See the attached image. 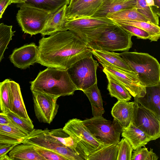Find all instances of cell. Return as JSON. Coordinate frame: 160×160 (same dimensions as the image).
Wrapping results in <instances>:
<instances>
[{"mask_svg": "<svg viewBox=\"0 0 160 160\" xmlns=\"http://www.w3.org/2000/svg\"><path fill=\"white\" fill-rule=\"evenodd\" d=\"M12 3L11 0H0V19L7 8Z\"/></svg>", "mask_w": 160, "mask_h": 160, "instance_id": "60d3db41", "label": "cell"}, {"mask_svg": "<svg viewBox=\"0 0 160 160\" xmlns=\"http://www.w3.org/2000/svg\"><path fill=\"white\" fill-rule=\"evenodd\" d=\"M16 144L11 145L5 143H0V160L4 156L7 154Z\"/></svg>", "mask_w": 160, "mask_h": 160, "instance_id": "ab89813d", "label": "cell"}, {"mask_svg": "<svg viewBox=\"0 0 160 160\" xmlns=\"http://www.w3.org/2000/svg\"><path fill=\"white\" fill-rule=\"evenodd\" d=\"M1 160H12V159L7 154L4 156L1 159Z\"/></svg>", "mask_w": 160, "mask_h": 160, "instance_id": "f6af8a7d", "label": "cell"}, {"mask_svg": "<svg viewBox=\"0 0 160 160\" xmlns=\"http://www.w3.org/2000/svg\"><path fill=\"white\" fill-rule=\"evenodd\" d=\"M38 56V47L32 43L15 49L9 58L15 66L25 69L37 62Z\"/></svg>", "mask_w": 160, "mask_h": 160, "instance_id": "5bb4252c", "label": "cell"}, {"mask_svg": "<svg viewBox=\"0 0 160 160\" xmlns=\"http://www.w3.org/2000/svg\"><path fill=\"white\" fill-rule=\"evenodd\" d=\"M114 23L119 26L127 32L132 36H136L138 38L143 39H149L150 35L149 33L137 27L118 22Z\"/></svg>", "mask_w": 160, "mask_h": 160, "instance_id": "74e56055", "label": "cell"}, {"mask_svg": "<svg viewBox=\"0 0 160 160\" xmlns=\"http://www.w3.org/2000/svg\"><path fill=\"white\" fill-rule=\"evenodd\" d=\"M98 66L91 54L76 62L67 70L78 90L83 91L97 83L96 71Z\"/></svg>", "mask_w": 160, "mask_h": 160, "instance_id": "9c48e42d", "label": "cell"}, {"mask_svg": "<svg viewBox=\"0 0 160 160\" xmlns=\"http://www.w3.org/2000/svg\"><path fill=\"white\" fill-rule=\"evenodd\" d=\"M132 36L113 22L92 29L84 42L91 50L127 51L132 47Z\"/></svg>", "mask_w": 160, "mask_h": 160, "instance_id": "7a4b0ae2", "label": "cell"}, {"mask_svg": "<svg viewBox=\"0 0 160 160\" xmlns=\"http://www.w3.org/2000/svg\"><path fill=\"white\" fill-rule=\"evenodd\" d=\"M37 62L47 67L67 70L75 63L92 54L78 36L67 30L57 32L39 41Z\"/></svg>", "mask_w": 160, "mask_h": 160, "instance_id": "6da1fadb", "label": "cell"}, {"mask_svg": "<svg viewBox=\"0 0 160 160\" xmlns=\"http://www.w3.org/2000/svg\"><path fill=\"white\" fill-rule=\"evenodd\" d=\"M83 121L92 135L104 146L118 144L119 142L122 128L114 119L111 121L101 116Z\"/></svg>", "mask_w": 160, "mask_h": 160, "instance_id": "52a82bcc", "label": "cell"}, {"mask_svg": "<svg viewBox=\"0 0 160 160\" xmlns=\"http://www.w3.org/2000/svg\"><path fill=\"white\" fill-rule=\"evenodd\" d=\"M78 0H70L69 5H71L77 2Z\"/></svg>", "mask_w": 160, "mask_h": 160, "instance_id": "bcb514c9", "label": "cell"}, {"mask_svg": "<svg viewBox=\"0 0 160 160\" xmlns=\"http://www.w3.org/2000/svg\"><path fill=\"white\" fill-rule=\"evenodd\" d=\"M106 18L113 20L136 21L152 23L149 20L140 14L136 8L121 10L108 15Z\"/></svg>", "mask_w": 160, "mask_h": 160, "instance_id": "4316f807", "label": "cell"}, {"mask_svg": "<svg viewBox=\"0 0 160 160\" xmlns=\"http://www.w3.org/2000/svg\"><path fill=\"white\" fill-rule=\"evenodd\" d=\"M91 103L93 117L102 116L105 112L103 100L97 83L83 91Z\"/></svg>", "mask_w": 160, "mask_h": 160, "instance_id": "484cf974", "label": "cell"}, {"mask_svg": "<svg viewBox=\"0 0 160 160\" xmlns=\"http://www.w3.org/2000/svg\"><path fill=\"white\" fill-rule=\"evenodd\" d=\"M22 143L53 151L68 160H85L81 155L62 144L50 133L49 130L35 129L24 139Z\"/></svg>", "mask_w": 160, "mask_h": 160, "instance_id": "8992f818", "label": "cell"}, {"mask_svg": "<svg viewBox=\"0 0 160 160\" xmlns=\"http://www.w3.org/2000/svg\"><path fill=\"white\" fill-rule=\"evenodd\" d=\"M8 155L12 160H45L38 153L35 146L23 143L14 146Z\"/></svg>", "mask_w": 160, "mask_h": 160, "instance_id": "cb8c5ba5", "label": "cell"}, {"mask_svg": "<svg viewBox=\"0 0 160 160\" xmlns=\"http://www.w3.org/2000/svg\"><path fill=\"white\" fill-rule=\"evenodd\" d=\"M120 56L136 74L140 83L146 87L160 84V65L148 53L124 51Z\"/></svg>", "mask_w": 160, "mask_h": 160, "instance_id": "277c9868", "label": "cell"}, {"mask_svg": "<svg viewBox=\"0 0 160 160\" xmlns=\"http://www.w3.org/2000/svg\"><path fill=\"white\" fill-rule=\"evenodd\" d=\"M70 0H26L25 2L53 13L65 5L69 4Z\"/></svg>", "mask_w": 160, "mask_h": 160, "instance_id": "4dcf8cb0", "label": "cell"}, {"mask_svg": "<svg viewBox=\"0 0 160 160\" xmlns=\"http://www.w3.org/2000/svg\"><path fill=\"white\" fill-rule=\"evenodd\" d=\"M19 8L16 15L18 22L24 33L32 36L40 33L51 13L31 4H18Z\"/></svg>", "mask_w": 160, "mask_h": 160, "instance_id": "5b68a950", "label": "cell"}, {"mask_svg": "<svg viewBox=\"0 0 160 160\" xmlns=\"http://www.w3.org/2000/svg\"><path fill=\"white\" fill-rule=\"evenodd\" d=\"M36 117L41 122L51 123L56 116L59 105L58 97L38 92H32Z\"/></svg>", "mask_w": 160, "mask_h": 160, "instance_id": "8fae6325", "label": "cell"}, {"mask_svg": "<svg viewBox=\"0 0 160 160\" xmlns=\"http://www.w3.org/2000/svg\"><path fill=\"white\" fill-rule=\"evenodd\" d=\"M135 102L118 101L111 111L113 119L123 128L127 127L132 122Z\"/></svg>", "mask_w": 160, "mask_h": 160, "instance_id": "44dd1931", "label": "cell"}, {"mask_svg": "<svg viewBox=\"0 0 160 160\" xmlns=\"http://www.w3.org/2000/svg\"><path fill=\"white\" fill-rule=\"evenodd\" d=\"M118 144V151L117 160H131L133 149L128 141L123 138Z\"/></svg>", "mask_w": 160, "mask_h": 160, "instance_id": "d590c367", "label": "cell"}, {"mask_svg": "<svg viewBox=\"0 0 160 160\" xmlns=\"http://www.w3.org/2000/svg\"><path fill=\"white\" fill-rule=\"evenodd\" d=\"M143 97L134 98L141 105L152 112L160 120V84L146 87Z\"/></svg>", "mask_w": 160, "mask_h": 160, "instance_id": "d6986e66", "label": "cell"}, {"mask_svg": "<svg viewBox=\"0 0 160 160\" xmlns=\"http://www.w3.org/2000/svg\"><path fill=\"white\" fill-rule=\"evenodd\" d=\"M6 114L12 124L28 134L34 130V125L31 119L27 120L22 118L11 111Z\"/></svg>", "mask_w": 160, "mask_h": 160, "instance_id": "836d02e7", "label": "cell"}, {"mask_svg": "<svg viewBox=\"0 0 160 160\" xmlns=\"http://www.w3.org/2000/svg\"><path fill=\"white\" fill-rule=\"evenodd\" d=\"M38 153L45 160H68L60 154L52 151L35 146Z\"/></svg>", "mask_w": 160, "mask_h": 160, "instance_id": "f35d334b", "label": "cell"}, {"mask_svg": "<svg viewBox=\"0 0 160 160\" xmlns=\"http://www.w3.org/2000/svg\"><path fill=\"white\" fill-rule=\"evenodd\" d=\"M103 68L121 82L134 98L143 97L146 87L142 86L138 78L131 77L121 70L110 65L101 64Z\"/></svg>", "mask_w": 160, "mask_h": 160, "instance_id": "4fadbf2b", "label": "cell"}, {"mask_svg": "<svg viewBox=\"0 0 160 160\" xmlns=\"http://www.w3.org/2000/svg\"><path fill=\"white\" fill-rule=\"evenodd\" d=\"M108 81L107 89L112 97L116 98L118 101H128L131 96L124 86L107 71L102 70Z\"/></svg>", "mask_w": 160, "mask_h": 160, "instance_id": "d4e9b609", "label": "cell"}, {"mask_svg": "<svg viewBox=\"0 0 160 160\" xmlns=\"http://www.w3.org/2000/svg\"><path fill=\"white\" fill-rule=\"evenodd\" d=\"M118 144L105 145L88 156L87 160H117Z\"/></svg>", "mask_w": 160, "mask_h": 160, "instance_id": "83f0119b", "label": "cell"}, {"mask_svg": "<svg viewBox=\"0 0 160 160\" xmlns=\"http://www.w3.org/2000/svg\"><path fill=\"white\" fill-rule=\"evenodd\" d=\"M158 157L150 148L149 151L145 147L137 149L133 151L131 160H157Z\"/></svg>", "mask_w": 160, "mask_h": 160, "instance_id": "8d00e7d4", "label": "cell"}, {"mask_svg": "<svg viewBox=\"0 0 160 160\" xmlns=\"http://www.w3.org/2000/svg\"><path fill=\"white\" fill-rule=\"evenodd\" d=\"M136 0V8L138 11L152 23L159 25L160 15L152 8L147 5L146 0Z\"/></svg>", "mask_w": 160, "mask_h": 160, "instance_id": "1f68e13d", "label": "cell"}, {"mask_svg": "<svg viewBox=\"0 0 160 160\" xmlns=\"http://www.w3.org/2000/svg\"><path fill=\"white\" fill-rule=\"evenodd\" d=\"M62 129L87 158L89 155L104 146L92 135L83 120L76 118L70 119Z\"/></svg>", "mask_w": 160, "mask_h": 160, "instance_id": "ba28073f", "label": "cell"}, {"mask_svg": "<svg viewBox=\"0 0 160 160\" xmlns=\"http://www.w3.org/2000/svg\"><path fill=\"white\" fill-rule=\"evenodd\" d=\"M121 134L122 137L128 141L134 150L145 147L148 142L153 140L132 122L127 127L122 128Z\"/></svg>", "mask_w": 160, "mask_h": 160, "instance_id": "7402d4cb", "label": "cell"}, {"mask_svg": "<svg viewBox=\"0 0 160 160\" xmlns=\"http://www.w3.org/2000/svg\"><path fill=\"white\" fill-rule=\"evenodd\" d=\"M8 80L7 79L0 82V110L4 113L10 111Z\"/></svg>", "mask_w": 160, "mask_h": 160, "instance_id": "e575fe53", "label": "cell"}, {"mask_svg": "<svg viewBox=\"0 0 160 160\" xmlns=\"http://www.w3.org/2000/svg\"><path fill=\"white\" fill-rule=\"evenodd\" d=\"M50 134L62 144L87 160V157L78 147L73 139L63 130L62 128L49 130Z\"/></svg>", "mask_w": 160, "mask_h": 160, "instance_id": "f546056e", "label": "cell"}, {"mask_svg": "<svg viewBox=\"0 0 160 160\" xmlns=\"http://www.w3.org/2000/svg\"><path fill=\"white\" fill-rule=\"evenodd\" d=\"M135 102L132 122L135 126L151 137L153 140L160 136V122L151 111Z\"/></svg>", "mask_w": 160, "mask_h": 160, "instance_id": "30bf717a", "label": "cell"}, {"mask_svg": "<svg viewBox=\"0 0 160 160\" xmlns=\"http://www.w3.org/2000/svg\"><path fill=\"white\" fill-rule=\"evenodd\" d=\"M11 123L6 113L0 112V124H8Z\"/></svg>", "mask_w": 160, "mask_h": 160, "instance_id": "b9f144b4", "label": "cell"}, {"mask_svg": "<svg viewBox=\"0 0 160 160\" xmlns=\"http://www.w3.org/2000/svg\"><path fill=\"white\" fill-rule=\"evenodd\" d=\"M113 22L107 18H84L68 20L65 27L83 41L88 33L92 29Z\"/></svg>", "mask_w": 160, "mask_h": 160, "instance_id": "7c38bea8", "label": "cell"}, {"mask_svg": "<svg viewBox=\"0 0 160 160\" xmlns=\"http://www.w3.org/2000/svg\"><path fill=\"white\" fill-rule=\"evenodd\" d=\"M8 83L10 111L20 117L30 120L24 103L19 84L9 79Z\"/></svg>", "mask_w": 160, "mask_h": 160, "instance_id": "ac0fdd59", "label": "cell"}, {"mask_svg": "<svg viewBox=\"0 0 160 160\" xmlns=\"http://www.w3.org/2000/svg\"><path fill=\"white\" fill-rule=\"evenodd\" d=\"M113 22L131 25L137 27L148 32L151 41H157L160 37V28L159 25L136 21H118L112 20Z\"/></svg>", "mask_w": 160, "mask_h": 160, "instance_id": "f1b7e54d", "label": "cell"}, {"mask_svg": "<svg viewBox=\"0 0 160 160\" xmlns=\"http://www.w3.org/2000/svg\"><path fill=\"white\" fill-rule=\"evenodd\" d=\"M32 92H38L58 97L72 95L78 88L71 80L67 70L48 67L40 72L31 81Z\"/></svg>", "mask_w": 160, "mask_h": 160, "instance_id": "3957f363", "label": "cell"}, {"mask_svg": "<svg viewBox=\"0 0 160 160\" xmlns=\"http://www.w3.org/2000/svg\"><path fill=\"white\" fill-rule=\"evenodd\" d=\"M102 0H78L67 6L65 17L68 20L91 17Z\"/></svg>", "mask_w": 160, "mask_h": 160, "instance_id": "9a60e30c", "label": "cell"}, {"mask_svg": "<svg viewBox=\"0 0 160 160\" xmlns=\"http://www.w3.org/2000/svg\"><path fill=\"white\" fill-rule=\"evenodd\" d=\"M67 5H65L51 14L45 23L42 36L50 35L55 32L68 30L65 24L68 21L65 17Z\"/></svg>", "mask_w": 160, "mask_h": 160, "instance_id": "ffe728a7", "label": "cell"}, {"mask_svg": "<svg viewBox=\"0 0 160 160\" xmlns=\"http://www.w3.org/2000/svg\"><path fill=\"white\" fill-rule=\"evenodd\" d=\"M91 52L101 64L110 65L138 78L135 73L120 56L119 53L98 50H91Z\"/></svg>", "mask_w": 160, "mask_h": 160, "instance_id": "2e32d148", "label": "cell"}, {"mask_svg": "<svg viewBox=\"0 0 160 160\" xmlns=\"http://www.w3.org/2000/svg\"><path fill=\"white\" fill-rule=\"evenodd\" d=\"M12 3H21L26 2V0H11Z\"/></svg>", "mask_w": 160, "mask_h": 160, "instance_id": "7bdbcfd3", "label": "cell"}, {"mask_svg": "<svg viewBox=\"0 0 160 160\" xmlns=\"http://www.w3.org/2000/svg\"><path fill=\"white\" fill-rule=\"evenodd\" d=\"M12 27L3 23H0V63L4 58V53L8 45L14 35L15 31H12Z\"/></svg>", "mask_w": 160, "mask_h": 160, "instance_id": "d6a6232c", "label": "cell"}, {"mask_svg": "<svg viewBox=\"0 0 160 160\" xmlns=\"http://www.w3.org/2000/svg\"><path fill=\"white\" fill-rule=\"evenodd\" d=\"M28 135L11 122L8 124H0V143L21 144Z\"/></svg>", "mask_w": 160, "mask_h": 160, "instance_id": "603a6c76", "label": "cell"}, {"mask_svg": "<svg viewBox=\"0 0 160 160\" xmlns=\"http://www.w3.org/2000/svg\"><path fill=\"white\" fill-rule=\"evenodd\" d=\"M155 5L158 9L160 10V0H154Z\"/></svg>", "mask_w": 160, "mask_h": 160, "instance_id": "ee69618b", "label": "cell"}, {"mask_svg": "<svg viewBox=\"0 0 160 160\" xmlns=\"http://www.w3.org/2000/svg\"><path fill=\"white\" fill-rule=\"evenodd\" d=\"M136 0H102L101 3L90 18H106L108 15L127 9L136 8Z\"/></svg>", "mask_w": 160, "mask_h": 160, "instance_id": "e0dca14e", "label": "cell"}]
</instances>
